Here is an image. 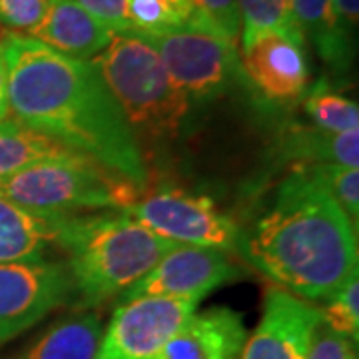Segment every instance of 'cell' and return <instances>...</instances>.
<instances>
[{
	"mask_svg": "<svg viewBox=\"0 0 359 359\" xmlns=\"http://www.w3.org/2000/svg\"><path fill=\"white\" fill-rule=\"evenodd\" d=\"M0 44L8 70V116L144 188L148 168L138 140L94 65L18 32L4 30Z\"/></svg>",
	"mask_w": 359,
	"mask_h": 359,
	"instance_id": "6da1fadb",
	"label": "cell"
},
{
	"mask_svg": "<svg viewBox=\"0 0 359 359\" xmlns=\"http://www.w3.org/2000/svg\"><path fill=\"white\" fill-rule=\"evenodd\" d=\"M245 259L276 287L321 302L358 271V228L308 168L294 166L245 233Z\"/></svg>",
	"mask_w": 359,
	"mask_h": 359,
	"instance_id": "7a4b0ae2",
	"label": "cell"
},
{
	"mask_svg": "<svg viewBox=\"0 0 359 359\" xmlns=\"http://www.w3.org/2000/svg\"><path fill=\"white\" fill-rule=\"evenodd\" d=\"M176 245L122 210L102 214H60L56 248L65 266L78 309H90L122 295L154 268Z\"/></svg>",
	"mask_w": 359,
	"mask_h": 359,
	"instance_id": "3957f363",
	"label": "cell"
},
{
	"mask_svg": "<svg viewBox=\"0 0 359 359\" xmlns=\"http://www.w3.org/2000/svg\"><path fill=\"white\" fill-rule=\"evenodd\" d=\"M114 96L136 140L176 138L190 114L192 100L168 74L150 42L136 32H116L110 44L92 60Z\"/></svg>",
	"mask_w": 359,
	"mask_h": 359,
	"instance_id": "277c9868",
	"label": "cell"
},
{
	"mask_svg": "<svg viewBox=\"0 0 359 359\" xmlns=\"http://www.w3.org/2000/svg\"><path fill=\"white\" fill-rule=\"evenodd\" d=\"M144 188L86 156L46 160L0 178V198L36 214L124 210Z\"/></svg>",
	"mask_w": 359,
	"mask_h": 359,
	"instance_id": "5b68a950",
	"label": "cell"
},
{
	"mask_svg": "<svg viewBox=\"0 0 359 359\" xmlns=\"http://www.w3.org/2000/svg\"><path fill=\"white\" fill-rule=\"evenodd\" d=\"M136 34L150 42L168 74L192 102L216 100L242 84L240 46L208 28L190 25L170 32Z\"/></svg>",
	"mask_w": 359,
	"mask_h": 359,
	"instance_id": "8992f818",
	"label": "cell"
},
{
	"mask_svg": "<svg viewBox=\"0 0 359 359\" xmlns=\"http://www.w3.org/2000/svg\"><path fill=\"white\" fill-rule=\"evenodd\" d=\"M122 212L174 244L219 250L245 259V231L205 196L184 190L142 194Z\"/></svg>",
	"mask_w": 359,
	"mask_h": 359,
	"instance_id": "52a82bcc",
	"label": "cell"
},
{
	"mask_svg": "<svg viewBox=\"0 0 359 359\" xmlns=\"http://www.w3.org/2000/svg\"><path fill=\"white\" fill-rule=\"evenodd\" d=\"M198 304L188 297H138L120 304L94 359H156Z\"/></svg>",
	"mask_w": 359,
	"mask_h": 359,
	"instance_id": "ba28073f",
	"label": "cell"
},
{
	"mask_svg": "<svg viewBox=\"0 0 359 359\" xmlns=\"http://www.w3.org/2000/svg\"><path fill=\"white\" fill-rule=\"evenodd\" d=\"M242 86L268 104L299 102L309 84L306 39L302 32L269 30L240 44Z\"/></svg>",
	"mask_w": 359,
	"mask_h": 359,
	"instance_id": "9c48e42d",
	"label": "cell"
},
{
	"mask_svg": "<svg viewBox=\"0 0 359 359\" xmlns=\"http://www.w3.org/2000/svg\"><path fill=\"white\" fill-rule=\"evenodd\" d=\"M72 299L65 262L0 264V346Z\"/></svg>",
	"mask_w": 359,
	"mask_h": 359,
	"instance_id": "30bf717a",
	"label": "cell"
},
{
	"mask_svg": "<svg viewBox=\"0 0 359 359\" xmlns=\"http://www.w3.org/2000/svg\"><path fill=\"white\" fill-rule=\"evenodd\" d=\"M240 276L242 268L230 254L180 244L170 250L140 282L120 295V302L124 304L138 297H188L202 302L210 292L238 280Z\"/></svg>",
	"mask_w": 359,
	"mask_h": 359,
	"instance_id": "8fae6325",
	"label": "cell"
},
{
	"mask_svg": "<svg viewBox=\"0 0 359 359\" xmlns=\"http://www.w3.org/2000/svg\"><path fill=\"white\" fill-rule=\"evenodd\" d=\"M320 323V308L285 290L269 287L262 320L245 339L240 359H306Z\"/></svg>",
	"mask_w": 359,
	"mask_h": 359,
	"instance_id": "7c38bea8",
	"label": "cell"
},
{
	"mask_svg": "<svg viewBox=\"0 0 359 359\" xmlns=\"http://www.w3.org/2000/svg\"><path fill=\"white\" fill-rule=\"evenodd\" d=\"M244 344L242 316L231 308H210L194 311L156 359H240Z\"/></svg>",
	"mask_w": 359,
	"mask_h": 359,
	"instance_id": "4fadbf2b",
	"label": "cell"
},
{
	"mask_svg": "<svg viewBox=\"0 0 359 359\" xmlns=\"http://www.w3.org/2000/svg\"><path fill=\"white\" fill-rule=\"evenodd\" d=\"M116 32L96 20L74 0H48L39 26L26 34L52 50L78 60H92L102 52Z\"/></svg>",
	"mask_w": 359,
	"mask_h": 359,
	"instance_id": "5bb4252c",
	"label": "cell"
},
{
	"mask_svg": "<svg viewBox=\"0 0 359 359\" xmlns=\"http://www.w3.org/2000/svg\"><path fill=\"white\" fill-rule=\"evenodd\" d=\"M60 214H36L0 198V264L39 262L56 248Z\"/></svg>",
	"mask_w": 359,
	"mask_h": 359,
	"instance_id": "9a60e30c",
	"label": "cell"
},
{
	"mask_svg": "<svg viewBox=\"0 0 359 359\" xmlns=\"http://www.w3.org/2000/svg\"><path fill=\"white\" fill-rule=\"evenodd\" d=\"M282 154L294 166L339 164L359 166V130L325 132L316 126H287L282 136Z\"/></svg>",
	"mask_w": 359,
	"mask_h": 359,
	"instance_id": "2e32d148",
	"label": "cell"
},
{
	"mask_svg": "<svg viewBox=\"0 0 359 359\" xmlns=\"http://www.w3.org/2000/svg\"><path fill=\"white\" fill-rule=\"evenodd\" d=\"M292 11L299 32L313 44L321 62L334 76H347L355 60V48L337 32L332 0H292Z\"/></svg>",
	"mask_w": 359,
	"mask_h": 359,
	"instance_id": "e0dca14e",
	"label": "cell"
},
{
	"mask_svg": "<svg viewBox=\"0 0 359 359\" xmlns=\"http://www.w3.org/2000/svg\"><path fill=\"white\" fill-rule=\"evenodd\" d=\"M74 156L82 154L48 134L16 120L14 116L0 122V178L13 176L39 162Z\"/></svg>",
	"mask_w": 359,
	"mask_h": 359,
	"instance_id": "ac0fdd59",
	"label": "cell"
},
{
	"mask_svg": "<svg viewBox=\"0 0 359 359\" xmlns=\"http://www.w3.org/2000/svg\"><path fill=\"white\" fill-rule=\"evenodd\" d=\"M102 337L96 311H78L54 323L18 359H94Z\"/></svg>",
	"mask_w": 359,
	"mask_h": 359,
	"instance_id": "d6986e66",
	"label": "cell"
},
{
	"mask_svg": "<svg viewBox=\"0 0 359 359\" xmlns=\"http://www.w3.org/2000/svg\"><path fill=\"white\" fill-rule=\"evenodd\" d=\"M313 126L325 132L359 130V108L355 100L337 94L327 80H318L302 98Z\"/></svg>",
	"mask_w": 359,
	"mask_h": 359,
	"instance_id": "ffe728a7",
	"label": "cell"
},
{
	"mask_svg": "<svg viewBox=\"0 0 359 359\" xmlns=\"http://www.w3.org/2000/svg\"><path fill=\"white\" fill-rule=\"evenodd\" d=\"M194 0H128L130 30L170 32L194 25Z\"/></svg>",
	"mask_w": 359,
	"mask_h": 359,
	"instance_id": "44dd1931",
	"label": "cell"
},
{
	"mask_svg": "<svg viewBox=\"0 0 359 359\" xmlns=\"http://www.w3.org/2000/svg\"><path fill=\"white\" fill-rule=\"evenodd\" d=\"M238 6L242 20L240 44L269 30L299 32L294 20L292 0H238Z\"/></svg>",
	"mask_w": 359,
	"mask_h": 359,
	"instance_id": "7402d4cb",
	"label": "cell"
},
{
	"mask_svg": "<svg viewBox=\"0 0 359 359\" xmlns=\"http://www.w3.org/2000/svg\"><path fill=\"white\" fill-rule=\"evenodd\" d=\"M321 323H325L335 334L349 337L358 344L359 339V271H353L341 287L325 299L320 308Z\"/></svg>",
	"mask_w": 359,
	"mask_h": 359,
	"instance_id": "603a6c76",
	"label": "cell"
},
{
	"mask_svg": "<svg viewBox=\"0 0 359 359\" xmlns=\"http://www.w3.org/2000/svg\"><path fill=\"white\" fill-rule=\"evenodd\" d=\"M309 172L327 188V192L341 205V210L358 228L359 222V170L358 168L339 166V164H313Z\"/></svg>",
	"mask_w": 359,
	"mask_h": 359,
	"instance_id": "cb8c5ba5",
	"label": "cell"
},
{
	"mask_svg": "<svg viewBox=\"0 0 359 359\" xmlns=\"http://www.w3.org/2000/svg\"><path fill=\"white\" fill-rule=\"evenodd\" d=\"M194 25L216 32L240 46L242 20L238 0H194Z\"/></svg>",
	"mask_w": 359,
	"mask_h": 359,
	"instance_id": "d4e9b609",
	"label": "cell"
},
{
	"mask_svg": "<svg viewBox=\"0 0 359 359\" xmlns=\"http://www.w3.org/2000/svg\"><path fill=\"white\" fill-rule=\"evenodd\" d=\"M48 0H0V26L8 32L30 34L46 13Z\"/></svg>",
	"mask_w": 359,
	"mask_h": 359,
	"instance_id": "484cf974",
	"label": "cell"
},
{
	"mask_svg": "<svg viewBox=\"0 0 359 359\" xmlns=\"http://www.w3.org/2000/svg\"><path fill=\"white\" fill-rule=\"evenodd\" d=\"M306 359H358V344L320 323L313 332Z\"/></svg>",
	"mask_w": 359,
	"mask_h": 359,
	"instance_id": "4316f807",
	"label": "cell"
},
{
	"mask_svg": "<svg viewBox=\"0 0 359 359\" xmlns=\"http://www.w3.org/2000/svg\"><path fill=\"white\" fill-rule=\"evenodd\" d=\"M96 20L112 28L114 32L130 30L128 0H74Z\"/></svg>",
	"mask_w": 359,
	"mask_h": 359,
	"instance_id": "83f0119b",
	"label": "cell"
},
{
	"mask_svg": "<svg viewBox=\"0 0 359 359\" xmlns=\"http://www.w3.org/2000/svg\"><path fill=\"white\" fill-rule=\"evenodd\" d=\"M335 25L339 36L349 46H358V22H359V0H332Z\"/></svg>",
	"mask_w": 359,
	"mask_h": 359,
	"instance_id": "f1b7e54d",
	"label": "cell"
},
{
	"mask_svg": "<svg viewBox=\"0 0 359 359\" xmlns=\"http://www.w3.org/2000/svg\"><path fill=\"white\" fill-rule=\"evenodd\" d=\"M11 114L8 106V70H6V58L0 44V122Z\"/></svg>",
	"mask_w": 359,
	"mask_h": 359,
	"instance_id": "f546056e",
	"label": "cell"
}]
</instances>
